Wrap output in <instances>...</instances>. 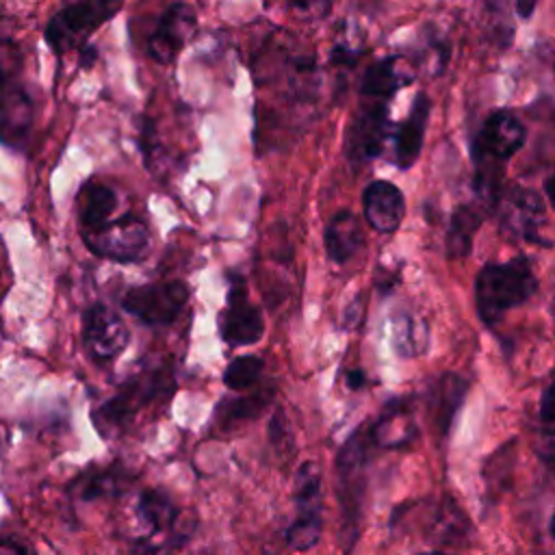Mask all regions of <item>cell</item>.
<instances>
[{"label":"cell","instance_id":"28","mask_svg":"<svg viewBox=\"0 0 555 555\" xmlns=\"http://www.w3.org/2000/svg\"><path fill=\"white\" fill-rule=\"evenodd\" d=\"M540 416L544 423L555 425V382H551L540 401Z\"/></svg>","mask_w":555,"mask_h":555},{"label":"cell","instance_id":"22","mask_svg":"<svg viewBox=\"0 0 555 555\" xmlns=\"http://www.w3.org/2000/svg\"><path fill=\"white\" fill-rule=\"evenodd\" d=\"M323 243L330 260L347 262L362 243L360 221L351 210L336 212L323 232Z\"/></svg>","mask_w":555,"mask_h":555},{"label":"cell","instance_id":"3","mask_svg":"<svg viewBox=\"0 0 555 555\" xmlns=\"http://www.w3.org/2000/svg\"><path fill=\"white\" fill-rule=\"evenodd\" d=\"M538 280L527 258L490 262L475 278V304L481 321L494 325L507 310L525 304L535 293Z\"/></svg>","mask_w":555,"mask_h":555},{"label":"cell","instance_id":"13","mask_svg":"<svg viewBox=\"0 0 555 555\" xmlns=\"http://www.w3.org/2000/svg\"><path fill=\"white\" fill-rule=\"evenodd\" d=\"M219 334L232 347L254 345L264 334V319L249 301L247 288L238 278L230 282L225 308L219 314Z\"/></svg>","mask_w":555,"mask_h":555},{"label":"cell","instance_id":"26","mask_svg":"<svg viewBox=\"0 0 555 555\" xmlns=\"http://www.w3.org/2000/svg\"><path fill=\"white\" fill-rule=\"evenodd\" d=\"M262 375V360L256 356H238L230 360L223 371V384L230 390H247L251 388Z\"/></svg>","mask_w":555,"mask_h":555},{"label":"cell","instance_id":"14","mask_svg":"<svg viewBox=\"0 0 555 555\" xmlns=\"http://www.w3.org/2000/svg\"><path fill=\"white\" fill-rule=\"evenodd\" d=\"M527 139L525 124L512 111H494L488 115L477 134V158L486 163H503L512 158Z\"/></svg>","mask_w":555,"mask_h":555},{"label":"cell","instance_id":"24","mask_svg":"<svg viewBox=\"0 0 555 555\" xmlns=\"http://www.w3.org/2000/svg\"><path fill=\"white\" fill-rule=\"evenodd\" d=\"M464 390H466V384L457 375H442L438 377V382H434L427 399H429L434 421L442 434L447 431L455 410L460 408Z\"/></svg>","mask_w":555,"mask_h":555},{"label":"cell","instance_id":"6","mask_svg":"<svg viewBox=\"0 0 555 555\" xmlns=\"http://www.w3.org/2000/svg\"><path fill=\"white\" fill-rule=\"evenodd\" d=\"M150 228L145 219L134 212H124L117 219H111L102 230L93 234H82L85 247L104 260L119 264H137L150 251Z\"/></svg>","mask_w":555,"mask_h":555},{"label":"cell","instance_id":"33","mask_svg":"<svg viewBox=\"0 0 555 555\" xmlns=\"http://www.w3.org/2000/svg\"><path fill=\"white\" fill-rule=\"evenodd\" d=\"M544 191H546V197H548L551 206L555 208V173H553L551 178H546V182H544Z\"/></svg>","mask_w":555,"mask_h":555},{"label":"cell","instance_id":"4","mask_svg":"<svg viewBox=\"0 0 555 555\" xmlns=\"http://www.w3.org/2000/svg\"><path fill=\"white\" fill-rule=\"evenodd\" d=\"M119 9L121 2L106 0H82L65 4L50 15L43 28V39L48 48L61 59L76 48L82 50L89 35L98 30L104 22H108Z\"/></svg>","mask_w":555,"mask_h":555},{"label":"cell","instance_id":"8","mask_svg":"<svg viewBox=\"0 0 555 555\" xmlns=\"http://www.w3.org/2000/svg\"><path fill=\"white\" fill-rule=\"evenodd\" d=\"M295 507L297 516L286 531V542L295 551H308L319 542L321 535V470L314 462H306L299 466L295 475Z\"/></svg>","mask_w":555,"mask_h":555},{"label":"cell","instance_id":"23","mask_svg":"<svg viewBox=\"0 0 555 555\" xmlns=\"http://www.w3.org/2000/svg\"><path fill=\"white\" fill-rule=\"evenodd\" d=\"M481 225V212L475 206H460L449 223L447 238H444V251L451 260H462L470 254L473 236Z\"/></svg>","mask_w":555,"mask_h":555},{"label":"cell","instance_id":"12","mask_svg":"<svg viewBox=\"0 0 555 555\" xmlns=\"http://www.w3.org/2000/svg\"><path fill=\"white\" fill-rule=\"evenodd\" d=\"M197 28V15L191 4L173 2L156 20L154 30L145 39V52L160 65L173 63Z\"/></svg>","mask_w":555,"mask_h":555},{"label":"cell","instance_id":"25","mask_svg":"<svg viewBox=\"0 0 555 555\" xmlns=\"http://www.w3.org/2000/svg\"><path fill=\"white\" fill-rule=\"evenodd\" d=\"M395 327V345L403 356H416L427 349V327L412 319L410 314H401L392 321Z\"/></svg>","mask_w":555,"mask_h":555},{"label":"cell","instance_id":"7","mask_svg":"<svg viewBox=\"0 0 555 555\" xmlns=\"http://www.w3.org/2000/svg\"><path fill=\"white\" fill-rule=\"evenodd\" d=\"M80 338L85 353L98 366H106L117 360L130 343V330L119 312L104 301H93L82 310Z\"/></svg>","mask_w":555,"mask_h":555},{"label":"cell","instance_id":"2","mask_svg":"<svg viewBox=\"0 0 555 555\" xmlns=\"http://www.w3.org/2000/svg\"><path fill=\"white\" fill-rule=\"evenodd\" d=\"M35 126V98L24 78V50L11 37H0V145L24 152Z\"/></svg>","mask_w":555,"mask_h":555},{"label":"cell","instance_id":"17","mask_svg":"<svg viewBox=\"0 0 555 555\" xmlns=\"http://www.w3.org/2000/svg\"><path fill=\"white\" fill-rule=\"evenodd\" d=\"M117 204H119V195L113 186L93 178L87 180L76 195V215H78L80 236L102 230L111 221Z\"/></svg>","mask_w":555,"mask_h":555},{"label":"cell","instance_id":"11","mask_svg":"<svg viewBox=\"0 0 555 555\" xmlns=\"http://www.w3.org/2000/svg\"><path fill=\"white\" fill-rule=\"evenodd\" d=\"M362 468H364V449L360 438H351L338 460H336V470H338V499H340V509H343V544L349 551L356 535H358V518H360V501H362V490H364V479H362Z\"/></svg>","mask_w":555,"mask_h":555},{"label":"cell","instance_id":"30","mask_svg":"<svg viewBox=\"0 0 555 555\" xmlns=\"http://www.w3.org/2000/svg\"><path fill=\"white\" fill-rule=\"evenodd\" d=\"M540 455H542V460L555 470V431H553V436H546V438H544V442H542V447H540Z\"/></svg>","mask_w":555,"mask_h":555},{"label":"cell","instance_id":"32","mask_svg":"<svg viewBox=\"0 0 555 555\" xmlns=\"http://www.w3.org/2000/svg\"><path fill=\"white\" fill-rule=\"evenodd\" d=\"M347 386L349 388H362L364 386V373L360 369L347 373Z\"/></svg>","mask_w":555,"mask_h":555},{"label":"cell","instance_id":"9","mask_svg":"<svg viewBox=\"0 0 555 555\" xmlns=\"http://www.w3.org/2000/svg\"><path fill=\"white\" fill-rule=\"evenodd\" d=\"M137 520L145 529L147 538L139 542L141 555H167V548L160 535H169L178 546L186 540V535L178 533L180 509L171 501V496L158 488H145L137 496Z\"/></svg>","mask_w":555,"mask_h":555},{"label":"cell","instance_id":"18","mask_svg":"<svg viewBox=\"0 0 555 555\" xmlns=\"http://www.w3.org/2000/svg\"><path fill=\"white\" fill-rule=\"evenodd\" d=\"M412 80H414V69H412L408 56L395 54V56H386V59L373 63L364 72L360 91L366 98L384 102L386 98H390L395 91H399L401 87H405Z\"/></svg>","mask_w":555,"mask_h":555},{"label":"cell","instance_id":"1","mask_svg":"<svg viewBox=\"0 0 555 555\" xmlns=\"http://www.w3.org/2000/svg\"><path fill=\"white\" fill-rule=\"evenodd\" d=\"M176 366L171 360H154L126 377L117 390L91 410V423L106 440L126 434L137 414L176 392Z\"/></svg>","mask_w":555,"mask_h":555},{"label":"cell","instance_id":"29","mask_svg":"<svg viewBox=\"0 0 555 555\" xmlns=\"http://www.w3.org/2000/svg\"><path fill=\"white\" fill-rule=\"evenodd\" d=\"M0 555H30V553L22 542L13 538H0Z\"/></svg>","mask_w":555,"mask_h":555},{"label":"cell","instance_id":"36","mask_svg":"<svg viewBox=\"0 0 555 555\" xmlns=\"http://www.w3.org/2000/svg\"><path fill=\"white\" fill-rule=\"evenodd\" d=\"M423 555H447V553H442V551H431V553H423Z\"/></svg>","mask_w":555,"mask_h":555},{"label":"cell","instance_id":"15","mask_svg":"<svg viewBox=\"0 0 555 555\" xmlns=\"http://www.w3.org/2000/svg\"><path fill=\"white\" fill-rule=\"evenodd\" d=\"M388 137V108L384 102H369L358 108L347 130V156L356 163H366L379 156Z\"/></svg>","mask_w":555,"mask_h":555},{"label":"cell","instance_id":"21","mask_svg":"<svg viewBox=\"0 0 555 555\" xmlns=\"http://www.w3.org/2000/svg\"><path fill=\"white\" fill-rule=\"evenodd\" d=\"M414 436H416V425L405 401L388 403L371 431V438L375 440V444L388 447V449L405 447L412 442Z\"/></svg>","mask_w":555,"mask_h":555},{"label":"cell","instance_id":"20","mask_svg":"<svg viewBox=\"0 0 555 555\" xmlns=\"http://www.w3.org/2000/svg\"><path fill=\"white\" fill-rule=\"evenodd\" d=\"M429 117V100L425 93H418L412 102L408 117L395 128V163L399 167H410L423 150V134Z\"/></svg>","mask_w":555,"mask_h":555},{"label":"cell","instance_id":"37","mask_svg":"<svg viewBox=\"0 0 555 555\" xmlns=\"http://www.w3.org/2000/svg\"><path fill=\"white\" fill-rule=\"evenodd\" d=\"M0 280H2V267H0Z\"/></svg>","mask_w":555,"mask_h":555},{"label":"cell","instance_id":"31","mask_svg":"<svg viewBox=\"0 0 555 555\" xmlns=\"http://www.w3.org/2000/svg\"><path fill=\"white\" fill-rule=\"evenodd\" d=\"M78 59H80V67H82V69H85V67L89 69V67L93 65V61L98 59V52H95L93 46L87 43L82 50H78Z\"/></svg>","mask_w":555,"mask_h":555},{"label":"cell","instance_id":"19","mask_svg":"<svg viewBox=\"0 0 555 555\" xmlns=\"http://www.w3.org/2000/svg\"><path fill=\"white\" fill-rule=\"evenodd\" d=\"M132 481H134V475L124 464L115 462L102 468H87L85 473H80L72 483V492L80 501L108 499V496L124 494Z\"/></svg>","mask_w":555,"mask_h":555},{"label":"cell","instance_id":"35","mask_svg":"<svg viewBox=\"0 0 555 555\" xmlns=\"http://www.w3.org/2000/svg\"><path fill=\"white\" fill-rule=\"evenodd\" d=\"M548 527H551V535L555 538V514L551 516V525H548Z\"/></svg>","mask_w":555,"mask_h":555},{"label":"cell","instance_id":"34","mask_svg":"<svg viewBox=\"0 0 555 555\" xmlns=\"http://www.w3.org/2000/svg\"><path fill=\"white\" fill-rule=\"evenodd\" d=\"M533 9H535V2H518L516 4V11L520 13V17H529L533 13Z\"/></svg>","mask_w":555,"mask_h":555},{"label":"cell","instance_id":"16","mask_svg":"<svg viewBox=\"0 0 555 555\" xmlns=\"http://www.w3.org/2000/svg\"><path fill=\"white\" fill-rule=\"evenodd\" d=\"M362 206L369 225L377 232H395L405 215L403 193L386 180H375L364 189Z\"/></svg>","mask_w":555,"mask_h":555},{"label":"cell","instance_id":"27","mask_svg":"<svg viewBox=\"0 0 555 555\" xmlns=\"http://www.w3.org/2000/svg\"><path fill=\"white\" fill-rule=\"evenodd\" d=\"M264 397L267 395L260 392V395H254V397H241V399L223 401L217 408V416L223 423H236V421H243V418H254L258 412H262V408L267 403Z\"/></svg>","mask_w":555,"mask_h":555},{"label":"cell","instance_id":"5","mask_svg":"<svg viewBox=\"0 0 555 555\" xmlns=\"http://www.w3.org/2000/svg\"><path fill=\"white\" fill-rule=\"evenodd\" d=\"M189 297L191 291L182 280H163L128 286L119 297V306L147 327H167L186 308Z\"/></svg>","mask_w":555,"mask_h":555},{"label":"cell","instance_id":"10","mask_svg":"<svg viewBox=\"0 0 555 555\" xmlns=\"http://www.w3.org/2000/svg\"><path fill=\"white\" fill-rule=\"evenodd\" d=\"M499 228L509 238H522L529 243H544L540 236V228L544 225L546 212L542 197L522 186H512L501 191V197L494 206Z\"/></svg>","mask_w":555,"mask_h":555}]
</instances>
